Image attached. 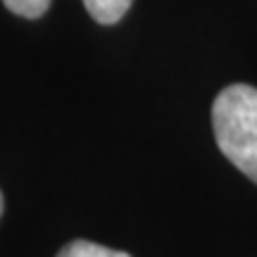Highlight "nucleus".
<instances>
[{
    "mask_svg": "<svg viewBox=\"0 0 257 257\" xmlns=\"http://www.w3.org/2000/svg\"><path fill=\"white\" fill-rule=\"evenodd\" d=\"M214 141L224 157L257 184V88L233 83L212 105Z\"/></svg>",
    "mask_w": 257,
    "mask_h": 257,
    "instance_id": "nucleus-1",
    "label": "nucleus"
},
{
    "mask_svg": "<svg viewBox=\"0 0 257 257\" xmlns=\"http://www.w3.org/2000/svg\"><path fill=\"white\" fill-rule=\"evenodd\" d=\"M83 5L88 10L95 22L100 24H117L131 8V0H83Z\"/></svg>",
    "mask_w": 257,
    "mask_h": 257,
    "instance_id": "nucleus-2",
    "label": "nucleus"
},
{
    "mask_svg": "<svg viewBox=\"0 0 257 257\" xmlns=\"http://www.w3.org/2000/svg\"><path fill=\"white\" fill-rule=\"evenodd\" d=\"M55 257H131V255L121 252V250H112L105 248V245H98V243H91V240H72Z\"/></svg>",
    "mask_w": 257,
    "mask_h": 257,
    "instance_id": "nucleus-3",
    "label": "nucleus"
},
{
    "mask_svg": "<svg viewBox=\"0 0 257 257\" xmlns=\"http://www.w3.org/2000/svg\"><path fill=\"white\" fill-rule=\"evenodd\" d=\"M5 8L10 12H15L19 17L36 19L41 15H46V10L50 8V0H3Z\"/></svg>",
    "mask_w": 257,
    "mask_h": 257,
    "instance_id": "nucleus-4",
    "label": "nucleus"
},
{
    "mask_svg": "<svg viewBox=\"0 0 257 257\" xmlns=\"http://www.w3.org/2000/svg\"><path fill=\"white\" fill-rule=\"evenodd\" d=\"M3 210H5V198H3V191H0V217H3Z\"/></svg>",
    "mask_w": 257,
    "mask_h": 257,
    "instance_id": "nucleus-5",
    "label": "nucleus"
}]
</instances>
